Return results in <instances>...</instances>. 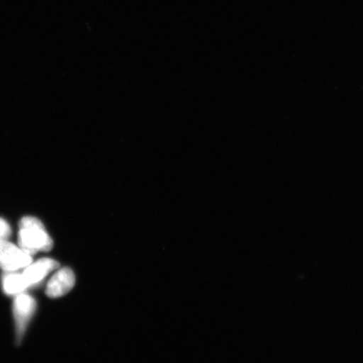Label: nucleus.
Wrapping results in <instances>:
<instances>
[{"instance_id": "nucleus-1", "label": "nucleus", "mask_w": 363, "mask_h": 363, "mask_svg": "<svg viewBox=\"0 0 363 363\" xmlns=\"http://www.w3.org/2000/svg\"><path fill=\"white\" fill-rule=\"evenodd\" d=\"M19 247L30 256L38 252L51 251L53 240L45 229L43 222L35 217L26 216L20 222Z\"/></svg>"}, {"instance_id": "nucleus-2", "label": "nucleus", "mask_w": 363, "mask_h": 363, "mask_svg": "<svg viewBox=\"0 0 363 363\" xmlns=\"http://www.w3.org/2000/svg\"><path fill=\"white\" fill-rule=\"evenodd\" d=\"M33 257L20 247L6 240H0V269L6 272H15L28 267Z\"/></svg>"}, {"instance_id": "nucleus-3", "label": "nucleus", "mask_w": 363, "mask_h": 363, "mask_svg": "<svg viewBox=\"0 0 363 363\" xmlns=\"http://www.w3.org/2000/svg\"><path fill=\"white\" fill-rule=\"evenodd\" d=\"M35 307V301L30 295L23 293L17 295L13 302V315H15L18 342H21L27 325L34 314Z\"/></svg>"}, {"instance_id": "nucleus-4", "label": "nucleus", "mask_w": 363, "mask_h": 363, "mask_svg": "<svg viewBox=\"0 0 363 363\" xmlns=\"http://www.w3.org/2000/svg\"><path fill=\"white\" fill-rule=\"evenodd\" d=\"M74 272L69 267H62L49 280L45 294L52 298L62 297L69 292L74 288Z\"/></svg>"}, {"instance_id": "nucleus-5", "label": "nucleus", "mask_w": 363, "mask_h": 363, "mask_svg": "<svg viewBox=\"0 0 363 363\" xmlns=\"http://www.w3.org/2000/svg\"><path fill=\"white\" fill-rule=\"evenodd\" d=\"M57 267H59V264L57 261L50 259V258H43L38 262L30 263L28 267H26L22 275L24 277L27 285L30 287V286L40 282L45 276L57 269Z\"/></svg>"}, {"instance_id": "nucleus-6", "label": "nucleus", "mask_w": 363, "mask_h": 363, "mask_svg": "<svg viewBox=\"0 0 363 363\" xmlns=\"http://www.w3.org/2000/svg\"><path fill=\"white\" fill-rule=\"evenodd\" d=\"M24 277L22 274H15L13 272H9L3 278V289L4 293L10 295L19 294L28 289Z\"/></svg>"}, {"instance_id": "nucleus-7", "label": "nucleus", "mask_w": 363, "mask_h": 363, "mask_svg": "<svg viewBox=\"0 0 363 363\" xmlns=\"http://www.w3.org/2000/svg\"><path fill=\"white\" fill-rule=\"evenodd\" d=\"M11 234V228L8 222L0 218V240H6Z\"/></svg>"}]
</instances>
